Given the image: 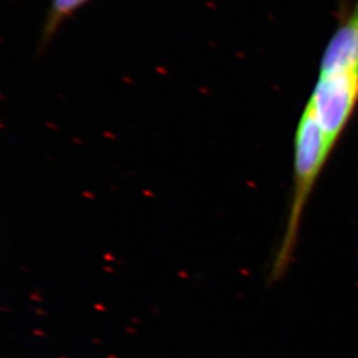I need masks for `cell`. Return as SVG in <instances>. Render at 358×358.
Listing matches in <instances>:
<instances>
[{
	"instance_id": "6da1fadb",
	"label": "cell",
	"mask_w": 358,
	"mask_h": 358,
	"mask_svg": "<svg viewBox=\"0 0 358 358\" xmlns=\"http://www.w3.org/2000/svg\"><path fill=\"white\" fill-rule=\"evenodd\" d=\"M294 186L283 238L271 267V278L278 280L289 271L297 248L305 209L334 148L311 110L305 107L294 136Z\"/></svg>"
},
{
	"instance_id": "7a4b0ae2",
	"label": "cell",
	"mask_w": 358,
	"mask_h": 358,
	"mask_svg": "<svg viewBox=\"0 0 358 358\" xmlns=\"http://www.w3.org/2000/svg\"><path fill=\"white\" fill-rule=\"evenodd\" d=\"M358 106V72L319 73L308 107L335 149Z\"/></svg>"
},
{
	"instance_id": "3957f363",
	"label": "cell",
	"mask_w": 358,
	"mask_h": 358,
	"mask_svg": "<svg viewBox=\"0 0 358 358\" xmlns=\"http://www.w3.org/2000/svg\"><path fill=\"white\" fill-rule=\"evenodd\" d=\"M358 72V0L324 48L319 73Z\"/></svg>"
}]
</instances>
